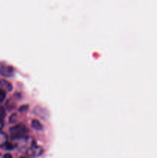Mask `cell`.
<instances>
[{"mask_svg":"<svg viewBox=\"0 0 157 158\" xmlns=\"http://www.w3.org/2000/svg\"><path fill=\"white\" fill-rule=\"evenodd\" d=\"M28 134V130L26 127L22 123L17 124L12 127L10 129V136L12 140H19L26 137Z\"/></svg>","mask_w":157,"mask_h":158,"instance_id":"obj_1","label":"cell"},{"mask_svg":"<svg viewBox=\"0 0 157 158\" xmlns=\"http://www.w3.org/2000/svg\"><path fill=\"white\" fill-rule=\"evenodd\" d=\"M26 154L28 156L32 157H39L43 154V149L42 147L37 145L35 142L32 140L31 143H29L27 149H26Z\"/></svg>","mask_w":157,"mask_h":158,"instance_id":"obj_2","label":"cell"},{"mask_svg":"<svg viewBox=\"0 0 157 158\" xmlns=\"http://www.w3.org/2000/svg\"><path fill=\"white\" fill-rule=\"evenodd\" d=\"M14 69L12 66L0 62V75L5 77H10L13 75Z\"/></svg>","mask_w":157,"mask_h":158,"instance_id":"obj_3","label":"cell"},{"mask_svg":"<svg viewBox=\"0 0 157 158\" xmlns=\"http://www.w3.org/2000/svg\"><path fill=\"white\" fill-rule=\"evenodd\" d=\"M13 87L12 85L9 82L6 80H0V89L6 91V92H11Z\"/></svg>","mask_w":157,"mask_h":158,"instance_id":"obj_4","label":"cell"},{"mask_svg":"<svg viewBox=\"0 0 157 158\" xmlns=\"http://www.w3.org/2000/svg\"><path fill=\"white\" fill-rule=\"evenodd\" d=\"M8 140V137L4 132L0 131V147H3L6 144Z\"/></svg>","mask_w":157,"mask_h":158,"instance_id":"obj_5","label":"cell"},{"mask_svg":"<svg viewBox=\"0 0 157 158\" xmlns=\"http://www.w3.org/2000/svg\"><path fill=\"white\" fill-rule=\"evenodd\" d=\"M32 127L34 128V129L37 130V131H41V130H42V128H43L42 124V123L37 120H32Z\"/></svg>","mask_w":157,"mask_h":158,"instance_id":"obj_6","label":"cell"},{"mask_svg":"<svg viewBox=\"0 0 157 158\" xmlns=\"http://www.w3.org/2000/svg\"><path fill=\"white\" fill-rule=\"evenodd\" d=\"M6 117V110L3 106H0V120H3Z\"/></svg>","mask_w":157,"mask_h":158,"instance_id":"obj_7","label":"cell"},{"mask_svg":"<svg viewBox=\"0 0 157 158\" xmlns=\"http://www.w3.org/2000/svg\"><path fill=\"white\" fill-rule=\"evenodd\" d=\"M5 98H6V91L0 89V103L4 101Z\"/></svg>","mask_w":157,"mask_h":158,"instance_id":"obj_8","label":"cell"},{"mask_svg":"<svg viewBox=\"0 0 157 158\" xmlns=\"http://www.w3.org/2000/svg\"><path fill=\"white\" fill-rule=\"evenodd\" d=\"M5 146H6V148L7 150L13 149V146H12V145L11 144V143H6V144L5 145Z\"/></svg>","mask_w":157,"mask_h":158,"instance_id":"obj_9","label":"cell"},{"mask_svg":"<svg viewBox=\"0 0 157 158\" xmlns=\"http://www.w3.org/2000/svg\"><path fill=\"white\" fill-rule=\"evenodd\" d=\"M3 127H4V122H3L2 120H0V131H2Z\"/></svg>","mask_w":157,"mask_h":158,"instance_id":"obj_10","label":"cell"},{"mask_svg":"<svg viewBox=\"0 0 157 158\" xmlns=\"http://www.w3.org/2000/svg\"><path fill=\"white\" fill-rule=\"evenodd\" d=\"M3 158H13V157H12V156L10 154H5Z\"/></svg>","mask_w":157,"mask_h":158,"instance_id":"obj_11","label":"cell"},{"mask_svg":"<svg viewBox=\"0 0 157 158\" xmlns=\"http://www.w3.org/2000/svg\"><path fill=\"white\" fill-rule=\"evenodd\" d=\"M20 158H26V157H21Z\"/></svg>","mask_w":157,"mask_h":158,"instance_id":"obj_12","label":"cell"}]
</instances>
